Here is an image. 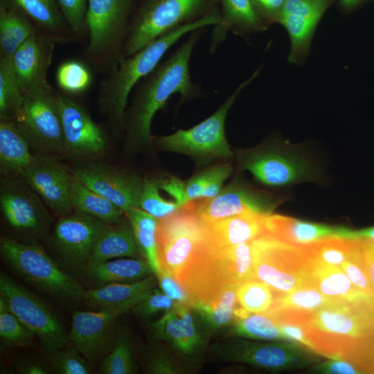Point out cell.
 <instances>
[{
  "mask_svg": "<svg viewBox=\"0 0 374 374\" xmlns=\"http://www.w3.org/2000/svg\"><path fill=\"white\" fill-rule=\"evenodd\" d=\"M202 33V28L191 32L186 40L135 87L131 105L125 114L127 147L136 149L152 145V119L171 96L179 93L184 101L200 93L199 87L192 81L189 65Z\"/></svg>",
  "mask_w": 374,
  "mask_h": 374,
  "instance_id": "obj_1",
  "label": "cell"
},
{
  "mask_svg": "<svg viewBox=\"0 0 374 374\" xmlns=\"http://www.w3.org/2000/svg\"><path fill=\"white\" fill-rule=\"evenodd\" d=\"M303 326L316 353L359 368L374 350V300L332 301L310 314Z\"/></svg>",
  "mask_w": 374,
  "mask_h": 374,
  "instance_id": "obj_2",
  "label": "cell"
},
{
  "mask_svg": "<svg viewBox=\"0 0 374 374\" xmlns=\"http://www.w3.org/2000/svg\"><path fill=\"white\" fill-rule=\"evenodd\" d=\"M220 10L161 35L132 55L121 60L100 84L98 104L102 115L116 131L124 127L129 96L137 84L161 62L166 52L182 37L207 26H215Z\"/></svg>",
  "mask_w": 374,
  "mask_h": 374,
  "instance_id": "obj_3",
  "label": "cell"
},
{
  "mask_svg": "<svg viewBox=\"0 0 374 374\" xmlns=\"http://www.w3.org/2000/svg\"><path fill=\"white\" fill-rule=\"evenodd\" d=\"M134 0H88V42L85 64L96 73L108 74L122 59Z\"/></svg>",
  "mask_w": 374,
  "mask_h": 374,
  "instance_id": "obj_4",
  "label": "cell"
},
{
  "mask_svg": "<svg viewBox=\"0 0 374 374\" xmlns=\"http://www.w3.org/2000/svg\"><path fill=\"white\" fill-rule=\"evenodd\" d=\"M219 9L220 0H141L131 16L122 59L166 33Z\"/></svg>",
  "mask_w": 374,
  "mask_h": 374,
  "instance_id": "obj_5",
  "label": "cell"
},
{
  "mask_svg": "<svg viewBox=\"0 0 374 374\" xmlns=\"http://www.w3.org/2000/svg\"><path fill=\"white\" fill-rule=\"evenodd\" d=\"M157 240L161 269L169 272L178 282L213 241L208 223L195 213L193 201L159 220Z\"/></svg>",
  "mask_w": 374,
  "mask_h": 374,
  "instance_id": "obj_6",
  "label": "cell"
},
{
  "mask_svg": "<svg viewBox=\"0 0 374 374\" xmlns=\"http://www.w3.org/2000/svg\"><path fill=\"white\" fill-rule=\"evenodd\" d=\"M253 278L267 285L275 296L313 286L312 262L303 246L282 242L267 233L252 241Z\"/></svg>",
  "mask_w": 374,
  "mask_h": 374,
  "instance_id": "obj_7",
  "label": "cell"
},
{
  "mask_svg": "<svg viewBox=\"0 0 374 374\" xmlns=\"http://www.w3.org/2000/svg\"><path fill=\"white\" fill-rule=\"evenodd\" d=\"M261 67L242 82L217 110L208 118L188 130H178L166 136H152V144L158 149L188 155L198 163H208L233 156L225 135L228 112L240 92L255 80Z\"/></svg>",
  "mask_w": 374,
  "mask_h": 374,
  "instance_id": "obj_8",
  "label": "cell"
},
{
  "mask_svg": "<svg viewBox=\"0 0 374 374\" xmlns=\"http://www.w3.org/2000/svg\"><path fill=\"white\" fill-rule=\"evenodd\" d=\"M3 260L20 276L50 296L64 300H84L82 285L64 271L40 246L11 237L0 240Z\"/></svg>",
  "mask_w": 374,
  "mask_h": 374,
  "instance_id": "obj_9",
  "label": "cell"
},
{
  "mask_svg": "<svg viewBox=\"0 0 374 374\" xmlns=\"http://www.w3.org/2000/svg\"><path fill=\"white\" fill-rule=\"evenodd\" d=\"M59 93L50 84L27 91L14 119L30 146L42 154H64Z\"/></svg>",
  "mask_w": 374,
  "mask_h": 374,
  "instance_id": "obj_10",
  "label": "cell"
},
{
  "mask_svg": "<svg viewBox=\"0 0 374 374\" xmlns=\"http://www.w3.org/2000/svg\"><path fill=\"white\" fill-rule=\"evenodd\" d=\"M287 144L266 143L249 149H235L238 170H248L260 183L271 187L315 181L310 162Z\"/></svg>",
  "mask_w": 374,
  "mask_h": 374,
  "instance_id": "obj_11",
  "label": "cell"
},
{
  "mask_svg": "<svg viewBox=\"0 0 374 374\" xmlns=\"http://www.w3.org/2000/svg\"><path fill=\"white\" fill-rule=\"evenodd\" d=\"M213 349L224 361L271 371L301 368L319 360L314 351L292 342L258 343L233 339L216 343Z\"/></svg>",
  "mask_w": 374,
  "mask_h": 374,
  "instance_id": "obj_12",
  "label": "cell"
},
{
  "mask_svg": "<svg viewBox=\"0 0 374 374\" xmlns=\"http://www.w3.org/2000/svg\"><path fill=\"white\" fill-rule=\"evenodd\" d=\"M0 297L19 321L39 339L47 353L69 343L62 323L48 306L2 272L0 274Z\"/></svg>",
  "mask_w": 374,
  "mask_h": 374,
  "instance_id": "obj_13",
  "label": "cell"
},
{
  "mask_svg": "<svg viewBox=\"0 0 374 374\" xmlns=\"http://www.w3.org/2000/svg\"><path fill=\"white\" fill-rule=\"evenodd\" d=\"M43 202L22 178L1 179V211L4 220L14 231L30 237L41 236L50 223Z\"/></svg>",
  "mask_w": 374,
  "mask_h": 374,
  "instance_id": "obj_14",
  "label": "cell"
},
{
  "mask_svg": "<svg viewBox=\"0 0 374 374\" xmlns=\"http://www.w3.org/2000/svg\"><path fill=\"white\" fill-rule=\"evenodd\" d=\"M193 201L195 213L207 223L247 212L269 215L283 202L249 186L238 177L224 187L216 197Z\"/></svg>",
  "mask_w": 374,
  "mask_h": 374,
  "instance_id": "obj_15",
  "label": "cell"
},
{
  "mask_svg": "<svg viewBox=\"0 0 374 374\" xmlns=\"http://www.w3.org/2000/svg\"><path fill=\"white\" fill-rule=\"evenodd\" d=\"M74 178L120 208L124 213L139 208L143 179L99 162L80 163Z\"/></svg>",
  "mask_w": 374,
  "mask_h": 374,
  "instance_id": "obj_16",
  "label": "cell"
},
{
  "mask_svg": "<svg viewBox=\"0 0 374 374\" xmlns=\"http://www.w3.org/2000/svg\"><path fill=\"white\" fill-rule=\"evenodd\" d=\"M107 225L77 212L60 216L53 229V244L68 265L80 268L89 262L94 247Z\"/></svg>",
  "mask_w": 374,
  "mask_h": 374,
  "instance_id": "obj_17",
  "label": "cell"
},
{
  "mask_svg": "<svg viewBox=\"0 0 374 374\" xmlns=\"http://www.w3.org/2000/svg\"><path fill=\"white\" fill-rule=\"evenodd\" d=\"M21 178L56 215L63 216L73 211L71 190L75 178L51 155L36 154Z\"/></svg>",
  "mask_w": 374,
  "mask_h": 374,
  "instance_id": "obj_18",
  "label": "cell"
},
{
  "mask_svg": "<svg viewBox=\"0 0 374 374\" xmlns=\"http://www.w3.org/2000/svg\"><path fill=\"white\" fill-rule=\"evenodd\" d=\"M64 153L78 157L97 156L106 150L107 141L103 128L76 101L59 93Z\"/></svg>",
  "mask_w": 374,
  "mask_h": 374,
  "instance_id": "obj_19",
  "label": "cell"
},
{
  "mask_svg": "<svg viewBox=\"0 0 374 374\" xmlns=\"http://www.w3.org/2000/svg\"><path fill=\"white\" fill-rule=\"evenodd\" d=\"M336 0H285L278 24L290 39L289 62L301 65L309 55L317 27Z\"/></svg>",
  "mask_w": 374,
  "mask_h": 374,
  "instance_id": "obj_20",
  "label": "cell"
},
{
  "mask_svg": "<svg viewBox=\"0 0 374 374\" xmlns=\"http://www.w3.org/2000/svg\"><path fill=\"white\" fill-rule=\"evenodd\" d=\"M130 310L125 307L75 311L72 317L69 341L88 361H95L104 351L114 323Z\"/></svg>",
  "mask_w": 374,
  "mask_h": 374,
  "instance_id": "obj_21",
  "label": "cell"
},
{
  "mask_svg": "<svg viewBox=\"0 0 374 374\" xmlns=\"http://www.w3.org/2000/svg\"><path fill=\"white\" fill-rule=\"evenodd\" d=\"M55 43L38 33L29 37L15 52L12 60L24 93L49 84L48 71Z\"/></svg>",
  "mask_w": 374,
  "mask_h": 374,
  "instance_id": "obj_22",
  "label": "cell"
},
{
  "mask_svg": "<svg viewBox=\"0 0 374 374\" xmlns=\"http://www.w3.org/2000/svg\"><path fill=\"white\" fill-rule=\"evenodd\" d=\"M0 6L22 13L31 21L38 34L55 44L77 42L55 0H0Z\"/></svg>",
  "mask_w": 374,
  "mask_h": 374,
  "instance_id": "obj_23",
  "label": "cell"
},
{
  "mask_svg": "<svg viewBox=\"0 0 374 374\" xmlns=\"http://www.w3.org/2000/svg\"><path fill=\"white\" fill-rule=\"evenodd\" d=\"M221 19L212 33L210 50L215 52L229 31L244 36L265 31L269 26L251 0H220Z\"/></svg>",
  "mask_w": 374,
  "mask_h": 374,
  "instance_id": "obj_24",
  "label": "cell"
},
{
  "mask_svg": "<svg viewBox=\"0 0 374 374\" xmlns=\"http://www.w3.org/2000/svg\"><path fill=\"white\" fill-rule=\"evenodd\" d=\"M267 234L285 243L303 246L330 236L344 238L349 228L269 214L265 219Z\"/></svg>",
  "mask_w": 374,
  "mask_h": 374,
  "instance_id": "obj_25",
  "label": "cell"
},
{
  "mask_svg": "<svg viewBox=\"0 0 374 374\" xmlns=\"http://www.w3.org/2000/svg\"><path fill=\"white\" fill-rule=\"evenodd\" d=\"M332 301L316 287H303L286 294L276 296L272 306L265 314L278 325L303 326L310 314Z\"/></svg>",
  "mask_w": 374,
  "mask_h": 374,
  "instance_id": "obj_26",
  "label": "cell"
},
{
  "mask_svg": "<svg viewBox=\"0 0 374 374\" xmlns=\"http://www.w3.org/2000/svg\"><path fill=\"white\" fill-rule=\"evenodd\" d=\"M156 278L150 275L134 283H112L85 291L84 300L91 307L103 309L132 308L156 288Z\"/></svg>",
  "mask_w": 374,
  "mask_h": 374,
  "instance_id": "obj_27",
  "label": "cell"
},
{
  "mask_svg": "<svg viewBox=\"0 0 374 374\" xmlns=\"http://www.w3.org/2000/svg\"><path fill=\"white\" fill-rule=\"evenodd\" d=\"M14 119L0 118V170L3 177H21L35 155Z\"/></svg>",
  "mask_w": 374,
  "mask_h": 374,
  "instance_id": "obj_28",
  "label": "cell"
},
{
  "mask_svg": "<svg viewBox=\"0 0 374 374\" xmlns=\"http://www.w3.org/2000/svg\"><path fill=\"white\" fill-rule=\"evenodd\" d=\"M267 215L247 212L208 223L213 243L220 249L256 240L266 233L265 219Z\"/></svg>",
  "mask_w": 374,
  "mask_h": 374,
  "instance_id": "obj_29",
  "label": "cell"
},
{
  "mask_svg": "<svg viewBox=\"0 0 374 374\" xmlns=\"http://www.w3.org/2000/svg\"><path fill=\"white\" fill-rule=\"evenodd\" d=\"M312 262L313 286L332 301L359 303L374 297L358 290L339 267Z\"/></svg>",
  "mask_w": 374,
  "mask_h": 374,
  "instance_id": "obj_30",
  "label": "cell"
},
{
  "mask_svg": "<svg viewBox=\"0 0 374 374\" xmlns=\"http://www.w3.org/2000/svg\"><path fill=\"white\" fill-rule=\"evenodd\" d=\"M140 254L128 220H122L107 225L100 235L87 265L119 258H139Z\"/></svg>",
  "mask_w": 374,
  "mask_h": 374,
  "instance_id": "obj_31",
  "label": "cell"
},
{
  "mask_svg": "<svg viewBox=\"0 0 374 374\" xmlns=\"http://www.w3.org/2000/svg\"><path fill=\"white\" fill-rule=\"evenodd\" d=\"M89 276L102 284L134 283L153 274L145 258H119L87 265Z\"/></svg>",
  "mask_w": 374,
  "mask_h": 374,
  "instance_id": "obj_32",
  "label": "cell"
},
{
  "mask_svg": "<svg viewBox=\"0 0 374 374\" xmlns=\"http://www.w3.org/2000/svg\"><path fill=\"white\" fill-rule=\"evenodd\" d=\"M215 261L222 280L227 284L240 285L253 278L252 241L218 248Z\"/></svg>",
  "mask_w": 374,
  "mask_h": 374,
  "instance_id": "obj_33",
  "label": "cell"
},
{
  "mask_svg": "<svg viewBox=\"0 0 374 374\" xmlns=\"http://www.w3.org/2000/svg\"><path fill=\"white\" fill-rule=\"evenodd\" d=\"M125 215L132 228L141 255L157 276L161 270L157 240L159 220L139 208L127 211Z\"/></svg>",
  "mask_w": 374,
  "mask_h": 374,
  "instance_id": "obj_34",
  "label": "cell"
},
{
  "mask_svg": "<svg viewBox=\"0 0 374 374\" xmlns=\"http://www.w3.org/2000/svg\"><path fill=\"white\" fill-rule=\"evenodd\" d=\"M71 205L75 212L108 224L120 222L125 215L120 208L75 179L71 190Z\"/></svg>",
  "mask_w": 374,
  "mask_h": 374,
  "instance_id": "obj_35",
  "label": "cell"
},
{
  "mask_svg": "<svg viewBox=\"0 0 374 374\" xmlns=\"http://www.w3.org/2000/svg\"><path fill=\"white\" fill-rule=\"evenodd\" d=\"M35 33V26L25 15L0 6V56L12 59L17 49Z\"/></svg>",
  "mask_w": 374,
  "mask_h": 374,
  "instance_id": "obj_36",
  "label": "cell"
},
{
  "mask_svg": "<svg viewBox=\"0 0 374 374\" xmlns=\"http://www.w3.org/2000/svg\"><path fill=\"white\" fill-rule=\"evenodd\" d=\"M24 97L12 59L0 56V118L15 119Z\"/></svg>",
  "mask_w": 374,
  "mask_h": 374,
  "instance_id": "obj_37",
  "label": "cell"
},
{
  "mask_svg": "<svg viewBox=\"0 0 374 374\" xmlns=\"http://www.w3.org/2000/svg\"><path fill=\"white\" fill-rule=\"evenodd\" d=\"M356 241L330 236L303 246L311 260L340 267L353 250Z\"/></svg>",
  "mask_w": 374,
  "mask_h": 374,
  "instance_id": "obj_38",
  "label": "cell"
},
{
  "mask_svg": "<svg viewBox=\"0 0 374 374\" xmlns=\"http://www.w3.org/2000/svg\"><path fill=\"white\" fill-rule=\"evenodd\" d=\"M226 337H238L259 340L281 339L278 325L265 314L250 313L235 319Z\"/></svg>",
  "mask_w": 374,
  "mask_h": 374,
  "instance_id": "obj_39",
  "label": "cell"
},
{
  "mask_svg": "<svg viewBox=\"0 0 374 374\" xmlns=\"http://www.w3.org/2000/svg\"><path fill=\"white\" fill-rule=\"evenodd\" d=\"M237 297L238 305L248 312L265 314L272 306L275 294L267 285L253 278L239 285Z\"/></svg>",
  "mask_w": 374,
  "mask_h": 374,
  "instance_id": "obj_40",
  "label": "cell"
},
{
  "mask_svg": "<svg viewBox=\"0 0 374 374\" xmlns=\"http://www.w3.org/2000/svg\"><path fill=\"white\" fill-rule=\"evenodd\" d=\"M150 328L157 339L168 342L183 354L193 353L184 335L179 316L175 308L151 323Z\"/></svg>",
  "mask_w": 374,
  "mask_h": 374,
  "instance_id": "obj_41",
  "label": "cell"
},
{
  "mask_svg": "<svg viewBox=\"0 0 374 374\" xmlns=\"http://www.w3.org/2000/svg\"><path fill=\"white\" fill-rule=\"evenodd\" d=\"M55 78L57 86L69 94L85 91L93 80L91 69L77 60H68L60 64Z\"/></svg>",
  "mask_w": 374,
  "mask_h": 374,
  "instance_id": "obj_42",
  "label": "cell"
},
{
  "mask_svg": "<svg viewBox=\"0 0 374 374\" xmlns=\"http://www.w3.org/2000/svg\"><path fill=\"white\" fill-rule=\"evenodd\" d=\"M0 337L6 346L29 344L35 335L11 312L5 301L0 297Z\"/></svg>",
  "mask_w": 374,
  "mask_h": 374,
  "instance_id": "obj_43",
  "label": "cell"
},
{
  "mask_svg": "<svg viewBox=\"0 0 374 374\" xmlns=\"http://www.w3.org/2000/svg\"><path fill=\"white\" fill-rule=\"evenodd\" d=\"M136 366L130 338L120 335L111 352L103 359L100 372L103 374H132Z\"/></svg>",
  "mask_w": 374,
  "mask_h": 374,
  "instance_id": "obj_44",
  "label": "cell"
},
{
  "mask_svg": "<svg viewBox=\"0 0 374 374\" xmlns=\"http://www.w3.org/2000/svg\"><path fill=\"white\" fill-rule=\"evenodd\" d=\"M157 179L143 178L139 208L160 220L179 209L175 202L163 199L159 193Z\"/></svg>",
  "mask_w": 374,
  "mask_h": 374,
  "instance_id": "obj_45",
  "label": "cell"
},
{
  "mask_svg": "<svg viewBox=\"0 0 374 374\" xmlns=\"http://www.w3.org/2000/svg\"><path fill=\"white\" fill-rule=\"evenodd\" d=\"M50 364L60 374H88L86 359L73 346H65L48 353Z\"/></svg>",
  "mask_w": 374,
  "mask_h": 374,
  "instance_id": "obj_46",
  "label": "cell"
},
{
  "mask_svg": "<svg viewBox=\"0 0 374 374\" xmlns=\"http://www.w3.org/2000/svg\"><path fill=\"white\" fill-rule=\"evenodd\" d=\"M57 4L74 33L76 41L85 44L88 42L87 11L88 0H55Z\"/></svg>",
  "mask_w": 374,
  "mask_h": 374,
  "instance_id": "obj_47",
  "label": "cell"
},
{
  "mask_svg": "<svg viewBox=\"0 0 374 374\" xmlns=\"http://www.w3.org/2000/svg\"><path fill=\"white\" fill-rule=\"evenodd\" d=\"M356 240L353 250L340 267L358 290L374 297V290L368 278L364 262L361 240Z\"/></svg>",
  "mask_w": 374,
  "mask_h": 374,
  "instance_id": "obj_48",
  "label": "cell"
},
{
  "mask_svg": "<svg viewBox=\"0 0 374 374\" xmlns=\"http://www.w3.org/2000/svg\"><path fill=\"white\" fill-rule=\"evenodd\" d=\"M192 310L211 330L216 331L229 327L235 320V310H229L216 304L194 302Z\"/></svg>",
  "mask_w": 374,
  "mask_h": 374,
  "instance_id": "obj_49",
  "label": "cell"
},
{
  "mask_svg": "<svg viewBox=\"0 0 374 374\" xmlns=\"http://www.w3.org/2000/svg\"><path fill=\"white\" fill-rule=\"evenodd\" d=\"M177 303L162 291L154 289L146 298L134 305L131 311L136 315L148 318L159 312H167L174 309Z\"/></svg>",
  "mask_w": 374,
  "mask_h": 374,
  "instance_id": "obj_50",
  "label": "cell"
},
{
  "mask_svg": "<svg viewBox=\"0 0 374 374\" xmlns=\"http://www.w3.org/2000/svg\"><path fill=\"white\" fill-rule=\"evenodd\" d=\"M161 290L177 304L191 306L192 299L185 288L164 269H161L156 276Z\"/></svg>",
  "mask_w": 374,
  "mask_h": 374,
  "instance_id": "obj_51",
  "label": "cell"
},
{
  "mask_svg": "<svg viewBox=\"0 0 374 374\" xmlns=\"http://www.w3.org/2000/svg\"><path fill=\"white\" fill-rule=\"evenodd\" d=\"M175 309L181 319L184 335L194 353L202 346L203 339L192 314V308L188 305L177 304Z\"/></svg>",
  "mask_w": 374,
  "mask_h": 374,
  "instance_id": "obj_52",
  "label": "cell"
},
{
  "mask_svg": "<svg viewBox=\"0 0 374 374\" xmlns=\"http://www.w3.org/2000/svg\"><path fill=\"white\" fill-rule=\"evenodd\" d=\"M207 170L208 182L202 199H211L216 197L222 190L224 181L231 175L233 168L230 163H224L212 166Z\"/></svg>",
  "mask_w": 374,
  "mask_h": 374,
  "instance_id": "obj_53",
  "label": "cell"
},
{
  "mask_svg": "<svg viewBox=\"0 0 374 374\" xmlns=\"http://www.w3.org/2000/svg\"><path fill=\"white\" fill-rule=\"evenodd\" d=\"M254 8L269 26L278 24L285 0H251Z\"/></svg>",
  "mask_w": 374,
  "mask_h": 374,
  "instance_id": "obj_54",
  "label": "cell"
},
{
  "mask_svg": "<svg viewBox=\"0 0 374 374\" xmlns=\"http://www.w3.org/2000/svg\"><path fill=\"white\" fill-rule=\"evenodd\" d=\"M312 373L325 374H359L362 371L351 362L341 359H334L316 365Z\"/></svg>",
  "mask_w": 374,
  "mask_h": 374,
  "instance_id": "obj_55",
  "label": "cell"
},
{
  "mask_svg": "<svg viewBox=\"0 0 374 374\" xmlns=\"http://www.w3.org/2000/svg\"><path fill=\"white\" fill-rule=\"evenodd\" d=\"M159 188L168 193L179 207L188 202L186 191V183L177 177L170 176L157 179Z\"/></svg>",
  "mask_w": 374,
  "mask_h": 374,
  "instance_id": "obj_56",
  "label": "cell"
},
{
  "mask_svg": "<svg viewBox=\"0 0 374 374\" xmlns=\"http://www.w3.org/2000/svg\"><path fill=\"white\" fill-rule=\"evenodd\" d=\"M147 371L152 374H175L178 369L170 357L162 350L153 353L147 364Z\"/></svg>",
  "mask_w": 374,
  "mask_h": 374,
  "instance_id": "obj_57",
  "label": "cell"
},
{
  "mask_svg": "<svg viewBox=\"0 0 374 374\" xmlns=\"http://www.w3.org/2000/svg\"><path fill=\"white\" fill-rule=\"evenodd\" d=\"M278 326L282 340L302 345L312 350V344L306 335L303 326L297 324H279Z\"/></svg>",
  "mask_w": 374,
  "mask_h": 374,
  "instance_id": "obj_58",
  "label": "cell"
},
{
  "mask_svg": "<svg viewBox=\"0 0 374 374\" xmlns=\"http://www.w3.org/2000/svg\"><path fill=\"white\" fill-rule=\"evenodd\" d=\"M360 240L366 271L374 290V242L366 240Z\"/></svg>",
  "mask_w": 374,
  "mask_h": 374,
  "instance_id": "obj_59",
  "label": "cell"
},
{
  "mask_svg": "<svg viewBox=\"0 0 374 374\" xmlns=\"http://www.w3.org/2000/svg\"><path fill=\"white\" fill-rule=\"evenodd\" d=\"M345 238L362 239L374 242V226L358 231L352 230L350 229L346 233Z\"/></svg>",
  "mask_w": 374,
  "mask_h": 374,
  "instance_id": "obj_60",
  "label": "cell"
},
{
  "mask_svg": "<svg viewBox=\"0 0 374 374\" xmlns=\"http://www.w3.org/2000/svg\"><path fill=\"white\" fill-rule=\"evenodd\" d=\"M374 0H339V6L345 14H350L366 3Z\"/></svg>",
  "mask_w": 374,
  "mask_h": 374,
  "instance_id": "obj_61",
  "label": "cell"
},
{
  "mask_svg": "<svg viewBox=\"0 0 374 374\" xmlns=\"http://www.w3.org/2000/svg\"><path fill=\"white\" fill-rule=\"evenodd\" d=\"M18 372L24 374H46V369L41 364L37 362H28L22 366L18 370Z\"/></svg>",
  "mask_w": 374,
  "mask_h": 374,
  "instance_id": "obj_62",
  "label": "cell"
}]
</instances>
